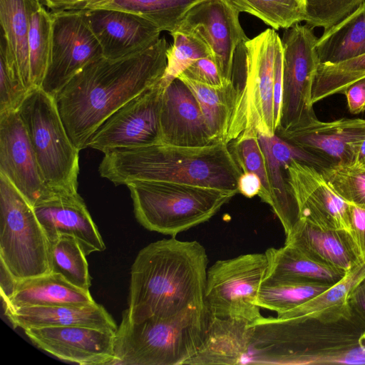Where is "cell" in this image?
Masks as SVG:
<instances>
[{
	"mask_svg": "<svg viewBox=\"0 0 365 365\" xmlns=\"http://www.w3.org/2000/svg\"><path fill=\"white\" fill-rule=\"evenodd\" d=\"M349 303L351 312L365 327V279L354 289Z\"/></svg>",
	"mask_w": 365,
	"mask_h": 365,
	"instance_id": "obj_48",
	"label": "cell"
},
{
	"mask_svg": "<svg viewBox=\"0 0 365 365\" xmlns=\"http://www.w3.org/2000/svg\"><path fill=\"white\" fill-rule=\"evenodd\" d=\"M53 11L83 9L85 0H41Z\"/></svg>",
	"mask_w": 365,
	"mask_h": 365,
	"instance_id": "obj_49",
	"label": "cell"
},
{
	"mask_svg": "<svg viewBox=\"0 0 365 365\" xmlns=\"http://www.w3.org/2000/svg\"><path fill=\"white\" fill-rule=\"evenodd\" d=\"M264 254L268 261L265 280L312 282L331 286L340 281L347 272L316 262L287 244L280 248L270 247Z\"/></svg>",
	"mask_w": 365,
	"mask_h": 365,
	"instance_id": "obj_27",
	"label": "cell"
},
{
	"mask_svg": "<svg viewBox=\"0 0 365 365\" xmlns=\"http://www.w3.org/2000/svg\"><path fill=\"white\" fill-rule=\"evenodd\" d=\"M285 180L299 219L322 229L350 232L348 203L316 167L292 160L285 167Z\"/></svg>",
	"mask_w": 365,
	"mask_h": 365,
	"instance_id": "obj_15",
	"label": "cell"
},
{
	"mask_svg": "<svg viewBox=\"0 0 365 365\" xmlns=\"http://www.w3.org/2000/svg\"><path fill=\"white\" fill-rule=\"evenodd\" d=\"M364 331L353 313L331 321L262 316L250 324L247 364H365Z\"/></svg>",
	"mask_w": 365,
	"mask_h": 365,
	"instance_id": "obj_3",
	"label": "cell"
},
{
	"mask_svg": "<svg viewBox=\"0 0 365 365\" xmlns=\"http://www.w3.org/2000/svg\"><path fill=\"white\" fill-rule=\"evenodd\" d=\"M14 327L82 326L116 331L114 319L101 304L32 306L5 312Z\"/></svg>",
	"mask_w": 365,
	"mask_h": 365,
	"instance_id": "obj_25",
	"label": "cell"
},
{
	"mask_svg": "<svg viewBox=\"0 0 365 365\" xmlns=\"http://www.w3.org/2000/svg\"><path fill=\"white\" fill-rule=\"evenodd\" d=\"M230 150L242 172L253 173L261 180L262 189L258 195L262 202L271 206L272 192L265 157L259 142L257 132L242 134L232 141Z\"/></svg>",
	"mask_w": 365,
	"mask_h": 365,
	"instance_id": "obj_38",
	"label": "cell"
},
{
	"mask_svg": "<svg viewBox=\"0 0 365 365\" xmlns=\"http://www.w3.org/2000/svg\"><path fill=\"white\" fill-rule=\"evenodd\" d=\"M106 0H85V5L83 9H89L93 6L100 2L104 1Z\"/></svg>",
	"mask_w": 365,
	"mask_h": 365,
	"instance_id": "obj_51",
	"label": "cell"
},
{
	"mask_svg": "<svg viewBox=\"0 0 365 365\" xmlns=\"http://www.w3.org/2000/svg\"><path fill=\"white\" fill-rule=\"evenodd\" d=\"M313 29L297 24L285 29L283 46V92L275 134L304 127L317 118L312 101V86L320 64Z\"/></svg>",
	"mask_w": 365,
	"mask_h": 365,
	"instance_id": "obj_11",
	"label": "cell"
},
{
	"mask_svg": "<svg viewBox=\"0 0 365 365\" xmlns=\"http://www.w3.org/2000/svg\"><path fill=\"white\" fill-rule=\"evenodd\" d=\"M202 0H106L91 9H109L138 15L161 31H175L187 12Z\"/></svg>",
	"mask_w": 365,
	"mask_h": 365,
	"instance_id": "obj_32",
	"label": "cell"
},
{
	"mask_svg": "<svg viewBox=\"0 0 365 365\" xmlns=\"http://www.w3.org/2000/svg\"><path fill=\"white\" fill-rule=\"evenodd\" d=\"M364 279L365 262H360L321 294L277 317L283 319L309 317L331 321L349 316L352 314L349 303L350 296Z\"/></svg>",
	"mask_w": 365,
	"mask_h": 365,
	"instance_id": "obj_30",
	"label": "cell"
},
{
	"mask_svg": "<svg viewBox=\"0 0 365 365\" xmlns=\"http://www.w3.org/2000/svg\"><path fill=\"white\" fill-rule=\"evenodd\" d=\"M354 165L365 168V137L359 145Z\"/></svg>",
	"mask_w": 365,
	"mask_h": 365,
	"instance_id": "obj_50",
	"label": "cell"
},
{
	"mask_svg": "<svg viewBox=\"0 0 365 365\" xmlns=\"http://www.w3.org/2000/svg\"><path fill=\"white\" fill-rule=\"evenodd\" d=\"M182 75L198 83L212 86L224 85L217 66L210 56L195 61Z\"/></svg>",
	"mask_w": 365,
	"mask_h": 365,
	"instance_id": "obj_43",
	"label": "cell"
},
{
	"mask_svg": "<svg viewBox=\"0 0 365 365\" xmlns=\"http://www.w3.org/2000/svg\"><path fill=\"white\" fill-rule=\"evenodd\" d=\"M262 189V182L257 175L250 172L242 173L238 179V193L246 197L252 198L259 195Z\"/></svg>",
	"mask_w": 365,
	"mask_h": 365,
	"instance_id": "obj_47",
	"label": "cell"
},
{
	"mask_svg": "<svg viewBox=\"0 0 365 365\" xmlns=\"http://www.w3.org/2000/svg\"><path fill=\"white\" fill-rule=\"evenodd\" d=\"M284 244L316 262L345 271L361 262L349 232L322 229L304 219L294 224Z\"/></svg>",
	"mask_w": 365,
	"mask_h": 365,
	"instance_id": "obj_23",
	"label": "cell"
},
{
	"mask_svg": "<svg viewBox=\"0 0 365 365\" xmlns=\"http://www.w3.org/2000/svg\"><path fill=\"white\" fill-rule=\"evenodd\" d=\"M207 264L206 250L196 240L172 237L148 245L131 267L128 307L123 314L140 323L187 308H205Z\"/></svg>",
	"mask_w": 365,
	"mask_h": 365,
	"instance_id": "obj_2",
	"label": "cell"
},
{
	"mask_svg": "<svg viewBox=\"0 0 365 365\" xmlns=\"http://www.w3.org/2000/svg\"><path fill=\"white\" fill-rule=\"evenodd\" d=\"M320 171L344 202L365 207V168L355 165H330Z\"/></svg>",
	"mask_w": 365,
	"mask_h": 365,
	"instance_id": "obj_40",
	"label": "cell"
},
{
	"mask_svg": "<svg viewBox=\"0 0 365 365\" xmlns=\"http://www.w3.org/2000/svg\"><path fill=\"white\" fill-rule=\"evenodd\" d=\"M29 91L11 57L4 37L0 38V113L18 110Z\"/></svg>",
	"mask_w": 365,
	"mask_h": 365,
	"instance_id": "obj_41",
	"label": "cell"
},
{
	"mask_svg": "<svg viewBox=\"0 0 365 365\" xmlns=\"http://www.w3.org/2000/svg\"><path fill=\"white\" fill-rule=\"evenodd\" d=\"M89 26L103 57L117 60L140 52L160 38L161 31L147 19L128 11L85 9Z\"/></svg>",
	"mask_w": 365,
	"mask_h": 365,
	"instance_id": "obj_18",
	"label": "cell"
},
{
	"mask_svg": "<svg viewBox=\"0 0 365 365\" xmlns=\"http://www.w3.org/2000/svg\"><path fill=\"white\" fill-rule=\"evenodd\" d=\"M283 92V46L279 38L277 45L274 75V118L275 132L279 126Z\"/></svg>",
	"mask_w": 365,
	"mask_h": 365,
	"instance_id": "obj_45",
	"label": "cell"
},
{
	"mask_svg": "<svg viewBox=\"0 0 365 365\" xmlns=\"http://www.w3.org/2000/svg\"><path fill=\"white\" fill-rule=\"evenodd\" d=\"M170 34L173 43L168 47L167 65L160 81L164 88L178 78L197 59L211 57L205 44L193 35L179 29Z\"/></svg>",
	"mask_w": 365,
	"mask_h": 365,
	"instance_id": "obj_39",
	"label": "cell"
},
{
	"mask_svg": "<svg viewBox=\"0 0 365 365\" xmlns=\"http://www.w3.org/2000/svg\"><path fill=\"white\" fill-rule=\"evenodd\" d=\"M135 218L145 229L175 237L215 215L237 192L167 181L128 183Z\"/></svg>",
	"mask_w": 365,
	"mask_h": 365,
	"instance_id": "obj_6",
	"label": "cell"
},
{
	"mask_svg": "<svg viewBox=\"0 0 365 365\" xmlns=\"http://www.w3.org/2000/svg\"><path fill=\"white\" fill-rule=\"evenodd\" d=\"M52 16L41 5L31 16L29 62L34 88H41L51 54Z\"/></svg>",
	"mask_w": 365,
	"mask_h": 365,
	"instance_id": "obj_36",
	"label": "cell"
},
{
	"mask_svg": "<svg viewBox=\"0 0 365 365\" xmlns=\"http://www.w3.org/2000/svg\"><path fill=\"white\" fill-rule=\"evenodd\" d=\"M365 0H307L306 24L328 30L356 10Z\"/></svg>",
	"mask_w": 365,
	"mask_h": 365,
	"instance_id": "obj_42",
	"label": "cell"
},
{
	"mask_svg": "<svg viewBox=\"0 0 365 365\" xmlns=\"http://www.w3.org/2000/svg\"><path fill=\"white\" fill-rule=\"evenodd\" d=\"M364 77L365 53L337 63H320L312 86L313 104L343 93L349 85Z\"/></svg>",
	"mask_w": 365,
	"mask_h": 365,
	"instance_id": "obj_37",
	"label": "cell"
},
{
	"mask_svg": "<svg viewBox=\"0 0 365 365\" xmlns=\"http://www.w3.org/2000/svg\"><path fill=\"white\" fill-rule=\"evenodd\" d=\"M240 12L262 20L274 30L305 21L307 0H230Z\"/></svg>",
	"mask_w": 365,
	"mask_h": 365,
	"instance_id": "obj_35",
	"label": "cell"
},
{
	"mask_svg": "<svg viewBox=\"0 0 365 365\" xmlns=\"http://www.w3.org/2000/svg\"><path fill=\"white\" fill-rule=\"evenodd\" d=\"M0 173L32 207L54 197L39 168L18 110L0 113Z\"/></svg>",
	"mask_w": 365,
	"mask_h": 365,
	"instance_id": "obj_16",
	"label": "cell"
},
{
	"mask_svg": "<svg viewBox=\"0 0 365 365\" xmlns=\"http://www.w3.org/2000/svg\"><path fill=\"white\" fill-rule=\"evenodd\" d=\"M41 5V0H0L1 35L29 92L35 89L29 62L30 21L32 13Z\"/></svg>",
	"mask_w": 365,
	"mask_h": 365,
	"instance_id": "obj_28",
	"label": "cell"
},
{
	"mask_svg": "<svg viewBox=\"0 0 365 365\" xmlns=\"http://www.w3.org/2000/svg\"><path fill=\"white\" fill-rule=\"evenodd\" d=\"M267 267L264 253L215 262L207 272L204 302L208 314L250 323L260 318L257 299Z\"/></svg>",
	"mask_w": 365,
	"mask_h": 365,
	"instance_id": "obj_10",
	"label": "cell"
},
{
	"mask_svg": "<svg viewBox=\"0 0 365 365\" xmlns=\"http://www.w3.org/2000/svg\"><path fill=\"white\" fill-rule=\"evenodd\" d=\"M178 78L195 96L212 139L226 142L237 96L233 83L212 86L192 81L182 74Z\"/></svg>",
	"mask_w": 365,
	"mask_h": 365,
	"instance_id": "obj_31",
	"label": "cell"
},
{
	"mask_svg": "<svg viewBox=\"0 0 365 365\" xmlns=\"http://www.w3.org/2000/svg\"><path fill=\"white\" fill-rule=\"evenodd\" d=\"M348 205L350 234L361 262H365V207Z\"/></svg>",
	"mask_w": 365,
	"mask_h": 365,
	"instance_id": "obj_44",
	"label": "cell"
},
{
	"mask_svg": "<svg viewBox=\"0 0 365 365\" xmlns=\"http://www.w3.org/2000/svg\"><path fill=\"white\" fill-rule=\"evenodd\" d=\"M316 49L320 63H337L365 53V1L324 31Z\"/></svg>",
	"mask_w": 365,
	"mask_h": 365,
	"instance_id": "obj_29",
	"label": "cell"
},
{
	"mask_svg": "<svg viewBox=\"0 0 365 365\" xmlns=\"http://www.w3.org/2000/svg\"><path fill=\"white\" fill-rule=\"evenodd\" d=\"M279 135L316 155L329 165H354L365 137V120L341 118L331 122L318 119L310 124Z\"/></svg>",
	"mask_w": 365,
	"mask_h": 365,
	"instance_id": "obj_19",
	"label": "cell"
},
{
	"mask_svg": "<svg viewBox=\"0 0 365 365\" xmlns=\"http://www.w3.org/2000/svg\"><path fill=\"white\" fill-rule=\"evenodd\" d=\"M343 93L351 113L359 114L365 111V77L349 85Z\"/></svg>",
	"mask_w": 365,
	"mask_h": 365,
	"instance_id": "obj_46",
	"label": "cell"
},
{
	"mask_svg": "<svg viewBox=\"0 0 365 365\" xmlns=\"http://www.w3.org/2000/svg\"><path fill=\"white\" fill-rule=\"evenodd\" d=\"M50 63L41 88L56 93L90 63L103 57L85 9L53 11Z\"/></svg>",
	"mask_w": 365,
	"mask_h": 365,
	"instance_id": "obj_12",
	"label": "cell"
},
{
	"mask_svg": "<svg viewBox=\"0 0 365 365\" xmlns=\"http://www.w3.org/2000/svg\"><path fill=\"white\" fill-rule=\"evenodd\" d=\"M259 144L267 163L272 192L271 207L279 220L287 235L298 221L297 205L291 197L285 180V167L292 160L317 168L325 167L324 161L312 153L289 143L277 134L258 133Z\"/></svg>",
	"mask_w": 365,
	"mask_h": 365,
	"instance_id": "obj_22",
	"label": "cell"
},
{
	"mask_svg": "<svg viewBox=\"0 0 365 365\" xmlns=\"http://www.w3.org/2000/svg\"><path fill=\"white\" fill-rule=\"evenodd\" d=\"M167 41L160 38L148 48L127 57H101L85 66L54 96L73 145L81 150L113 113L158 83L167 65Z\"/></svg>",
	"mask_w": 365,
	"mask_h": 365,
	"instance_id": "obj_1",
	"label": "cell"
},
{
	"mask_svg": "<svg viewBox=\"0 0 365 365\" xmlns=\"http://www.w3.org/2000/svg\"><path fill=\"white\" fill-rule=\"evenodd\" d=\"M279 36L268 29L242 45V77H233L236 101L227 132L228 144L250 131L275 134L274 75Z\"/></svg>",
	"mask_w": 365,
	"mask_h": 365,
	"instance_id": "obj_8",
	"label": "cell"
},
{
	"mask_svg": "<svg viewBox=\"0 0 365 365\" xmlns=\"http://www.w3.org/2000/svg\"><path fill=\"white\" fill-rule=\"evenodd\" d=\"M98 172L115 185L158 180L200 185L238 193L242 170L229 146L219 140L205 146L160 143L104 153Z\"/></svg>",
	"mask_w": 365,
	"mask_h": 365,
	"instance_id": "obj_4",
	"label": "cell"
},
{
	"mask_svg": "<svg viewBox=\"0 0 365 365\" xmlns=\"http://www.w3.org/2000/svg\"><path fill=\"white\" fill-rule=\"evenodd\" d=\"M361 343H362V344H364L365 346V331L364 332V334L361 336Z\"/></svg>",
	"mask_w": 365,
	"mask_h": 365,
	"instance_id": "obj_52",
	"label": "cell"
},
{
	"mask_svg": "<svg viewBox=\"0 0 365 365\" xmlns=\"http://www.w3.org/2000/svg\"><path fill=\"white\" fill-rule=\"evenodd\" d=\"M163 89L159 81L123 105L95 130L87 148L104 153L162 143L160 113Z\"/></svg>",
	"mask_w": 365,
	"mask_h": 365,
	"instance_id": "obj_13",
	"label": "cell"
},
{
	"mask_svg": "<svg viewBox=\"0 0 365 365\" xmlns=\"http://www.w3.org/2000/svg\"><path fill=\"white\" fill-rule=\"evenodd\" d=\"M51 272L61 274L72 284L89 290L91 285L86 255L73 236L61 235L48 241Z\"/></svg>",
	"mask_w": 365,
	"mask_h": 365,
	"instance_id": "obj_34",
	"label": "cell"
},
{
	"mask_svg": "<svg viewBox=\"0 0 365 365\" xmlns=\"http://www.w3.org/2000/svg\"><path fill=\"white\" fill-rule=\"evenodd\" d=\"M250 322L208 314L202 345L186 365L247 364L250 349Z\"/></svg>",
	"mask_w": 365,
	"mask_h": 365,
	"instance_id": "obj_24",
	"label": "cell"
},
{
	"mask_svg": "<svg viewBox=\"0 0 365 365\" xmlns=\"http://www.w3.org/2000/svg\"><path fill=\"white\" fill-rule=\"evenodd\" d=\"M41 175L56 195L78 193L79 150L71 140L54 97L31 91L18 110Z\"/></svg>",
	"mask_w": 365,
	"mask_h": 365,
	"instance_id": "obj_7",
	"label": "cell"
},
{
	"mask_svg": "<svg viewBox=\"0 0 365 365\" xmlns=\"http://www.w3.org/2000/svg\"><path fill=\"white\" fill-rule=\"evenodd\" d=\"M41 349L61 360L81 365H110L115 331L82 326L29 327L24 329Z\"/></svg>",
	"mask_w": 365,
	"mask_h": 365,
	"instance_id": "obj_17",
	"label": "cell"
},
{
	"mask_svg": "<svg viewBox=\"0 0 365 365\" xmlns=\"http://www.w3.org/2000/svg\"><path fill=\"white\" fill-rule=\"evenodd\" d=\"M0 259L17 281L51 272L48 240L34 207L1 173Z\"/></svg>",
	"mask_w": 365,
	"mask_h": 365,
	"instance_id": "obj_9",
	"label": "cell"
},
{
	"mask_svg": "<svg viewBox=\"0 0 365 365\" xmlns=\"http://www.w3.org/2000/svg\"><path fill=\"white\" fill-rule=\"evenodd\" d=\"M33 207L48 241L68 235L75 237L86 256L105 250L98 229L78 193L57 195Z\"/></svg>",
	"mask_w": 365,
	"mask_h": 365,
	"instance_id": "obj_21",
	"label": "cell"
},
{
	"mask_svg": "<svg viewBox=\"0 0 365 365\" xmlns=\"http://www.w3.org/2000/svg\"><path fill=\"white\" fill-rule=\"evenodd\" d=\"M207 322L205 308H187L140 323L122 314L110 365H185L202 345Z\"/></svg>",
	"mask_w": 365,
	"mask_h": 365,
	"instance_id": "obj_5",
	"label": "cell"
},
{
	"mask_svg": "<svg viewBox=\"0 0 365 365\" xmlns=\"http://www.w3.org/2000/svg\"><path fill=\"white\" fill-rule=\"evenodd\" d=\"M95 303L89 290L79 288L51 272L16 281L13 293L3 301L5 312L25 307L86 306Z\"/></svg>",
	"mask_w": 365,
	"mask_h": 365,
	"instance_id": "obj_26",
	"label": "cell"
},
{
	"mask_svg": "<svg viewBox=\"0 0 365 365\" xmlns=\"http://www.w3.org/2000/svg\"><path fill=\"white\" fill-rule=\"evenodd\" d=\"M160 124L163 143L195 147L216 142L211 137L195 96L178 78L163 89Z\"/></svg>",
	"mask_w": 365,
	"mask_h": 365,
	"instance_id": "obj_20",
	"label": "cell"
},
{
	"mask_svg": "<svg viewBox=\"0 0 365 365\" xmlns=\"http://www.w3.org/2000/svg\"><path fill=\"white\" fill-rule=\"evenodd\" d=\"M240 13L230 0H202L187 12L177 29L205 44L224 83L232 82L237 49L248 39Z\"/></svg>",
	"mask_w": 365,
	"mask_h": 365,
	"instance_id": "obj_14",
	"label": "cell"
},
{
	"mask_svg": "<svg viewBox=\"0 0 365 365\" xmlns=\"http://www.w3.org/2000/svg\"><path fill=\"white\" fill-rule=\"evenodd\" d=\"M330 285L292 281L265 280L259 290L257 305L277 312L293 309L321 294Z\"/></svg>",
	"mask_w": 365,
	"mask_h": 365,
	"instance_id": "obj_33",
	"label": "cell"
}]
</instances>
